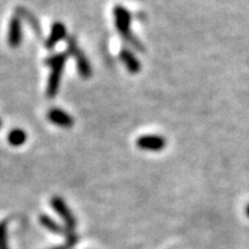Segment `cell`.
<instances>
[{
  "label": "cell",
  "mask_w": 249,
  "mask_h": 249,
  "mask_svg": "<svg viewBox=\"0 0 249 249\" xmlns=\"http://www.w3.org/2000/svg\"><path fill=\"white\" fill-rule=\"evenodd\" d=\"M0 249H9L8 244V231H6V223H0Z\"/></svg>",
  "instance_id": "cell-13"
},
{
  "label": "cell",
  "mask_w": 249,
  "mask_h": 249,
  "mask_svg": "<svg viewBox=\"0 0 249 249\" xmlns=\"http://www.w3.org/2000/svg\"><path fill=\"white\" fill-rule=\"evenodd\" d=\"M0 128H1V120H0Z\"/></svg>",
  "instance_id": "cell-16"
},
{
  "label": "cell",
  "mask_w": 249,
  "mask_h": 249,
  "mask_svg": "<svg viewBox=\"0 0 249 249\" xmlns=\"http://www.w3.org/2000/svg\"><path fill=\"white\" fill-rule=\"evenodd\" d=\"M25 141H27V134L22 129H14L8 134V142L13 147H20L22 144H24Z\"/></svg>",
  "instance_id": "cell-11"
},
{
  "label": "cell",
  "mask_w": 249,
  "mask_h": 249,
  "mask_svg": "<svg viewBox=\"0 0 249 249\" xmlns=\"http://www.w3.org/2000/svg\"><path fill=\"white\" fill-rule=\"evenodd\" d=\"M67 51H69V53L76 60L77 70H79L80 75H81L84 79H89L92 72L91 66H90V62L88 61L85 54L82 53V51L77 47V44H76L73 38H69V39H67Z\"/></svg>",
  "instance_id": "cell-3"
},
{
  "label": "cell",
  "mask_w": 249,
  "mask_h": 249,
  "mask_svg": "<svg viewBox=\"0 0 249 249\" xmlns=\"http://www.w3.org/2000/svg\"><path fill=\"white\" fill-rule=\"evenodd\" d=\"M246 214H247V216H248V218H249V204H248V205H247V209H246Z\"/></svg>",
  "instance_id": "cell-15"
},
{
  "label": "cell",
  "mask_w": 249,
  "mask_h": 249,
  "mask_svg": "<svg viewBox=\"0 0 249 249\" xmlns=\"http://www.w3.org/2000/svg\"><path fill=\"white\" fill-rule=\"evenodd\" d=\"M67 60L66 53H60L54 54V56L50 57L46 63L51 67V73L50 79H48V85H47V98L52 99L56 96L60 89L61 79H62V72L65 63Z\"/></svg>",
  "instance_id": "cell-2"
},
{
  "label": "cell",
  "mask_w": 249,
  "mask_h": 249,
  "mask_svg": "<svg viewBox=\"0 0 249 249\" xmlns=\"http://www.w3.org/2000/svg\"><path fill=\"white\" fill-rule=\"evenodd\" d=\"M76 242H77V235L73 233H70L69 237H67L66 243L62 244V246L54 247V248H52V249H71L73 246H75Z\"/></svg>",
  "instance_id": "cell-14"
},
{
  "label": "cell",
  "mask_w": 249,
  "mask_h": 249,
  "mask_svg": "<svg viewBox=\"0 0 249 249\" xmlns=\"http://www.w3.org/2000/svg\"><path fill=\"white\" fill-rule=\"evenodd\" d=\"M23 39L22 31V18L18 16L12 17L8 28V43L12 48H17L20 46Z\"/></svg>",
  "instance_id": "cell-6"
},
{
  "label": "cell",
  "mask_w": 249,
  "mask_h": 249,
  "mask_svg": "<svg viewBox=\"0 0 249 249\" xmlns=\"http://www.w3.org/2000/svg\"><path fill=\"white\" fill-rule=\"evenodd\" d=\"M51 204H52V208L54 209V212L60 215L61 218H62V220L65 221L67 229H69L70 231H72L73 228L76 227V219L75 216H73L72 212H71L69 206L66 205V202L63 201L61 197H58V196H54V197H52V200H51Z\"/></svg>",
  "instance_id": "cell-4"
},
{
  "label": "cell",
  "mask_w": 249,
  "mask_h": 249,
  "mask_svg": "<svg viewBox=\"0 0 249 249\" xmlns=\"http://www.w3.org/2000/svg\"><path fill=\"white\" fill-rule=\"evenodd\" d=\"M39 223H41V224L43 225L46 229H48L50 231H52V233H56V234L63 233L62 227L57 224L53 219L50 218V216H47V215H42L41 218H39Z\"/></svg>",
  "instance_id": "cell-12"
},
{
  "label": "cell",
  "mask_w": 249,
  "mask_h": 249,
  "mask_svg": "<svg viewBox=\"0 0 249 249\" xmlns=\"http://www.w3.org/2000/svg\"><path fill=\"white\" fill-rule=\"evenodd\" d=\"M65 37H66V27H65V24L62 22H54L47 41H46V47L48 50H52L58 42L65 39Z\"/></svg>",
  "instance_id": "cell-8"
},
{
  "label": "cell",
  "mask_w": 249,
  "mask_h": 249,
  "mask_svg": "<svg viewBox=\"0 0 249 249\" xmlns=\"http://www.w3.org/2000/svg\"><path fill=\"white\" fill-rule=\"evenodd\" d=\"M114 18H115V25H117V29L120 36L138 51H144L143 44L133 36L132 29H130L132 14L129 13V10L122 5H117L114 8Z\"/></svg>",
  "instance_id": "cell-1"
},
{
  "label": "cell",
  "mask_w": 249,
  "mask_h": 249,
  "mask_svg": "<svg viewBox=\"0 0 249 249\" xmlns=\"http://www.w3.org/2000/svg\"><path fill=\"white\" fill-rule=\"evenodd\" d=\"M137 147L139 149H144V151L158 152L166 147V139L161 136H142L137 139Z\"/></svg>",
  "instance_id": "cell-5"
},
{
  "label": "cell",
  "mask_w": 249,
  "mask_h": 249,
  "mask_svg": "<svg viewBox=\"0 0 249 249\" xmlns=\"http://www.w3.org/2000/svg\"><path fill=\"white\" fill-rule=\"evenodd\" d=\"M47 118L51 123L61 128H71L73 125V118L61 109H51L47 113Z\"/></svg>",
  "instance_id": "cell-7"
},
{
  "label": "cell",
  "mask_w": 249,
  "mask_h": 249,
  "mask_svg": "<svg viewBox=\"0 0 249 249\" xmlns=\"http://www.w3.org/2000/svg\"><path fill=\"white\" fill-rule=\"evenodd\" d=\"M17 16L20 17V18L25 19L27 22L29 23V25L32 27V29L35 31V33L37 35V37L41 38L42 37V29H41V25H39V23H38L37 19L35 18V16L32 14V13H29L28 10L24 9V8H22V6H19V8H17Z\"/></svg>",
  "instance_id": "cell-10"
},
{
  "label": "cell",
  "mask_w": 249,
  "mask_h": 249,
  "mask_svg": "<svg viewBox=\"0 0 249 249\" xmlns=\"http://www.w3.org/2000/svg\"><path fill=\"white\" fill-rule=\"evenodd\" d=\"M119 58L122 60V62L125 65L126 70H128L129 72L137 73L141 71V69H142V65H141V62L138 61V58H137V57L133 54V52H130L129 50H125V48H124V50L120 51Z\"/></svg>",
  "instance_id": "cell-9"
}]
</instances>
